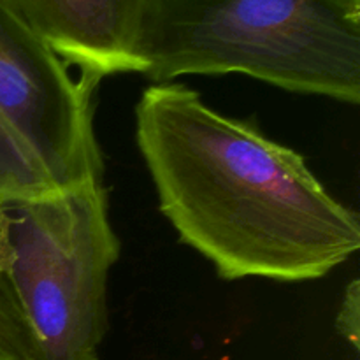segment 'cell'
Segmentation results:
<instances>
[{
	"instance_id": "5",
	"label": "cell",
	"mask_w": 360,
	"mask_h": 360,
	"mask_svg": "<svg viewBox=\"0 0 360 360\" xmlns=\"http://www.w3.org/2000/svg\"><path fill=\"white\" fill-rule=\"evenodd\" d=\"M28 27L81 76L139 72L144 0H16Z\"/></svg>"
},
{
	"instance_id": "2",
	"label": "cell",
	"mask_w": 360,
	"mask_h": 360,
	"mask_svg": "<svg viewBox=\"0 0 360 360\" xmlns=\"http://www.w3.org/2000/svg\"><path fill=\"white\" fill-rule=\"evenodd\" d=\"M141 74L239 72L359 104L360 6L350 0H144Z\"/></svg>"
},
{
	"instance_id": "6",
	"label": "cell",
	"mask_w": 360,
	"mask_h": 360,
	"mask_svg": "<svg viewBox=\"0 0 360 360\" xmlns=\"http://www.w3.org/2000/svg\"><path fill=\"white\" fill-rule=\"evenodd\" d=\"M0 360H35L34 345L0 260Z\"/></svg>"
},
{
	"instance_id": "7",
	"label": "cell",
	"mask_w": 360,
	"mask_h": 360,
	"mask_svg": "<svg viewBox=\"0 0 360 360\" xmlns=\"http://www.w3.org/2000/svg\"><path fill=\"white\" fill-rule=\"evenodd\" d=\"M360 292H359V280H354L348 285L345 292L343 304H341L340 313H338L336 329L340 330L341 336L359 350L360 347Z\"/></svg>"
},
{
	"instance_id": "1",
	"label": "cell",
	"mask_w": 360,
	"mask_h": 360,
	"mask_svg": "<svg viewBox=\"0 0 360 360\" xmlns=\"http://www.w3.org/2000/svg\"><path fill=\"white\" fill-rule=\"evenodd\" d=\"M136 137L162 214L224 280H316L359 252L357 214L297 151L186 84L143 91Z\"/></svg>"
},
{
	"instance_id": "9",
	"label": "cell",
	"mask_w": 360,
	"mask_h": 360,
	"mask_svg": "<svg viewBox=\"0 0 360 360\" xmlns=\"http://www.w3.org/2000/svg\"><path fill=\"white\" fill-rule=\"evenodd\" d=\"M350 2H354V4H357V6H360V0H350Z\"/></svg>"
},
{
	"instance_id": "8",
	"label": "cell",
	"mask_w": 360,
	"mask_h": 360,
	"mask_svg": "<svg viewBox=\"0 0 360 360\" xmlns=\"http://www.w3.org/2000/svg\"><path fill=\"white\" fill-rule=\"evenodd\" d=\"M0 6H4V7H6V9L13 11L14 14H18V16L21 18V14H20V7H18V2H16V0H0ZM21 20H23V18H21Z\"/></svg>"
},
{
	"instance_id": "4",
	"label": "cell",
	"mask_w": 360,
	"mask_h": 360,
	"mask_svg": "<svg viewBox=\"0 0 360 360\" xmlns=\"http://www.w3.org/2000/svg\"><path fill=\"white\" fill-rule=\"evenodd\" d=\"M97 84L0 6V207L102 183Z\"/></svg>"
},
{
	"instance_id": "3",
	"label": "cell",
	"mask_w": 360,
	"mask_h": 360,
	"mask_svg": "<svg viewBox=\"0 0 360 360\" xmlns=\"http://www.w3.org/2000/svg\"><path fill=\"white\" fill-rule=\"evenodd\" d=\"M118 257L102 183L0 207V260L35 360H98Z\"/></svg>"
}]
</instances>
